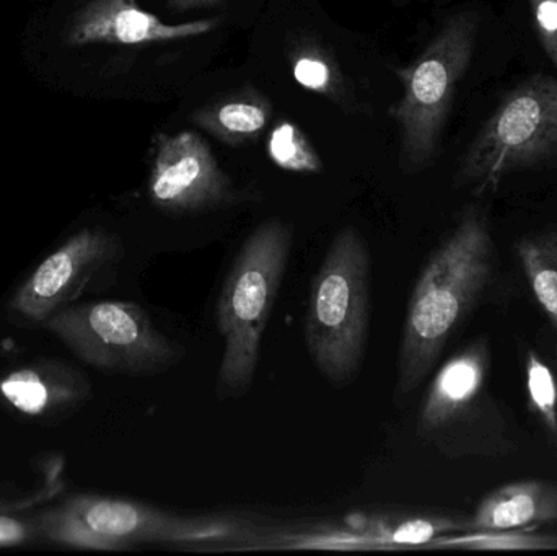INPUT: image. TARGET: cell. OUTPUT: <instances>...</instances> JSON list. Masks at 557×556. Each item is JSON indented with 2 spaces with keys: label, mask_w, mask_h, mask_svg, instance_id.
<instances>
[{
  "label": "cell",
  "mask_w": 557,
  "mask_h": 556,
  "mask_svg": "<svg viewBox=\"0 0 557 556\" xmlns=\"http://www.w3.org/2000/svg\"><path fill=\"white\" fill-rule=\"evenodd\" d=\"M497 274L499 250L490 215L483 206H468L425 261L409 296L398 353L399 394H412L432 374L450 339L490 296Z\"/></svg>",
  "instance_id": "cell-1"
},
{
  "label": "cell",
  "mask_w": 557,
  "mask_h": 556,
  "mask_svg": "<svg viewBox=\"0 0 557 556\" xmlns=\"http://www.w3.org/2000/svg\"><path fill=\"white\" fill-rule=\"evenodd\" d=\"M39 541L74 551L121 552L143 545L251 548L263 529L234 515H176L133 499L75 493L33 516Z\"/></svg>",
  "instance_id": "cell-2"
},
{
  "label": "cell",
  "mask_w": 557,
  "mask_h": 556,
  "mask_svg": "<svg viewBox=\"0 0 557 556\" xmlns=\"http://www.w3.org/2000/svg\"><path fill=\"white\" fill-rule=\"evenodd\" d=\"M294 247V228L273 218L258 225L242 245L215 307L224 339L219 368L221 398L244 397L257 378L261 345Z\"/></svg>",
  "instance_id": "cell-3"
},
{
  "label": "cell",
  "mask_w": 557,
  "mask_h": 556,
  "mask_svg": "<svg viewBox=\"0 0 557 556\" xmlns=\"http://www.w3.org/2000/svg\"><path fill=\"white\" fill-rule=\"evenodd\" d=\"M370 306L369 247L357 228H341L311 280L304 323L308 355L333 387H347L362 371Z\"/></svg>",
  "instance_id": "cell-4"
},
{
  "label": "cell",
  "mask_w": 557,
  "mask_h": 556,
  "mask_svg": "<svg viewBox=\"0 0 557 556\" xmlns=\"http://www.w3.org/2000/svg\"><path fill=\"white\" fill-rule=\"evenodd\" d=\"M493 353L486 336L441 366L418 413V434L450 459H503L519 453L510 418L490 385Z\"/></svg>",
  "instance_id": "cell-5"
},
{
  "label": "cell",
  "mask_w": 557,
  "mask_h": 556,
  "mask_svg": "<svg viewBox=\"0 0 557 556\" xmlns=\"http://www.w3.org/2000/svg\"><path fill=\"white\" fill-rule=\"evenodd\" d=\"M478 26L476 13L451 16L414 62L395 69L405 94L389 116L399 126L406 173L421 172L437 156L455 91L473 59Z\"/></svg>",
  "instance_id": "cell-6"
},
{
  "label": "cell",
  "mask_w": 557,
  "mask_h": 556,
  "mask_svg": "<svg viewBox=\"0 0 557 556\" xmlns=\"http://www.w3.org/2000/svg\"><path fill=\"white\" fill-rule=\"evenodd\" d=\"M557 157V81L533 75L510 90L481 127L457 173L458 186L493 193L519 170Z\"/></svg>",
  "instance_id": "cell-7"
},
{
  "label": "cell",
  "mask_w": 557,
  "mask_h": 556,
  "mask_svg": "<svg viewBox=\"0 0 557 556\" xmlns=\"http://www.w3.org/2000/svg\"><path fill=\"white\" fill-rule=\"evenodd\" d=\"M42 325L85 365L116 374H163L186 356L139 304L124 300L67 306Z\"/></svg>",
  "instance_id": "cell-8"
},
{
  "label": "cell",
  "mask_w": 557,
  "mask_h": 556,
  "mask_svg": "<svg viewBox=\"0 0 557 556\" xmlns=\"http://www.w3.org/2000/svg\"><path fill=\"white\" fill-rule=\"evenodd\" d=\"M147 188L152 205L170 214L219 211L244 201L209 144L193 131L157 134Z\"/></svg>",
  "instance_id": "cell-9"
},
{
  "label": "cell",
  "mask_w": 557,
  "mask_h": 556,
  "mask_svg": "<svg viewBox=\"0 0 557 556\" xmlns=\"http://www.w3.org/2000/svg\"><path fill=\"white\" fill-rule=\"evenodd\" d=\"M470 519L451 515H362L321 522L298 531L261 534L255 548L278 551H401L428 547L445 535L460 534Z\"/></svg>",
  "instance_id": "cell-10"
},
{
  "label": "cell",
  "mask_w": 557,
  "mask_h": 556,
  "mask_svg": "<svg viewBox=\"0 0 557 556\" xmlns=\"http://www.w3.org/2000/svg\"><path fill=\"white\" fill-rule=\"evenodd\" d=\"M123 244L104 228H82L52 251L16 289L10 309L33 323L69 306L95 274L123 257Z\"/></svg>",
  "instance_id": "cell-11"
},
{
  "label": "cell",
  "mask_w": 557,
  "mask_h": 556,
  "mask_svg": "<svg viewBox=\"0 0 557 556\" xmlns=\"http://www.w3.org/2000/svg\"><path fill=\"white\" fill-rule=\"evenodd\" d=\"M206 18L170 25L140 9L137 0H87L75 10L65 29V45H149L182 41L206 35L218 26Z\"/></svg>",
  "instance_id": "cell-12"
},
{
  "label": "cell",
  "mask_w": 557,
  "mask_h": 556,
  "mask_svg": "<svg viewBox=\"0 0 557 556\" xmlns=\"http://www.w3.org/2000/svg\"><path fill=\"white\" fill-rule=\"evenodd\" d=\"M90 394V381L58 359H39L0 378V400L29 418L72 410Z\"/></svg>",
  "instance_id": "cell-13"
},
{
  "label": "cell",
  "mask_w": 557,
  "mask_h": 556,
  "mask_svg": "<svg viewBox=\"0 0 557 556\" xmlns=\"http://www.w3.org/2000/svg\"><path fill=\"white\" fill-rule=\"evenodd\" d=\"M468 531H507L557 522V483L520 480L487 493L470 516Z\"/></svg>",
  "instance_id": "cell-14"
},
{
  "label": "cell",
  "mask_w": 557,
  "mask_h": 556,
  "mask_svg": "<svg viewBox=\"0 0 557 556\" xmlns=\"http://www.w3.org/2000/svg\"><path fill=\"white\" fill-rule=\"evenodd\" d=\"M271 114V101L257 88L245 87L198 108L191 123L221 143L238 147L258 139L270 124Z\"/></svg>",
  "instance_id": "cell-15"
},
{
  "label": "cell",
  "mask_w": 557,
  "mask_h": 556,
  "mask_svg": "<svg viewBox=\"0 0 557 556\" xmlns=\"http://www.w3.org/2000/svg\"><path fill=\"white\" fill-rule=\"evenodd\" d=\"M527 405L557 457V345L523 349Z\"/></svg>",
  "instance_id": "cell-16"
},
{
  "label": "cell",
  "mask_w": 557,
  "mask_h": 556,
  "mask_svg": "<svg viewBox=\"0 0 557 556\" xmlns=\"http://www.w3.org/2000/svg\"><path fill=\"white\" fill-rule=\"evenodd\" d=\"M527 283L557 336V224L516 244Z\"/></svg>",
  "instance_id": "cell-17"
},
{
  "label": "cell",
  "mask_w": 557,
  "mask_h": 556,
  "mask_svg": "<svg viewBox=\"0 0 557 556\" xmlns=\"http://www.w3.org/2000/svg\"><path fill=\"white\" fill-rule=\"evenodd\" d=\"M429 548L483 552L557 551V534L540 528L507 529V531H465L445 535Z\"/></svg>",
  "instance_id": "cell-18"
},
{
  "label": "cell",
  "mask_w": 557,
  "mask_h": 556,
  "mask_svg": "<svg viewBox=\"0 0 557 556\" xmlns=\"http://www.w3.org/2000/svg\"><path fill=\"white\" fill-rule=\"evenodd\" d=\"M268 153L278 169L285 172L311 173V175L323 172L321 157L305 136L304 131L290 121H282L271 131Z\"/></svg>",
  "instance_id": "cell-19"
},
{
  "label": "cell",
  "mask_w": 557,
  "mask_h": 556,
  "mask_svg": "<svg viewBox=\"0 0 557 556\" xmlns=\"http://www.w3.org/2000/svg\"><path fill=\"white\" fill-rule=\"evenodd\" d=\"M292 75L300 87L314 94L326 95L337 101L339 78L326 54L317 48H304L292 58Z\"/></svg>",
  "instance_id": "cell-20"
},
{
  "label": "cell",
  "mask_w": 557,
  "mask_h": 556,
  "mask_svg": "<svg viewBox=\"0 0 557 556\" xmlns=\"http://www.w3.org/2000/svg\"><path fill=\"white\" fill-rule=\"evenodd\" d=\"M536 36L557 69V0H530Z\"/></svg>",
  "instance_id": "cell-21"
},
{
  "label": "cell",
  "mask_w": 557,
  "mask_h": 556,
  "mask_svg": "<svg viewBox=\"0 0 557 556\" xmlns=\"http://www.w3.org/2000/svg\"><path fill=\"white\" fill-rule=\"evenodd\" d=\"M38 539L33 518L22 519L0 511V548L20 547Z\"/></svg>",
  "instance_id": "cell-22"
},
{
  "label": "cell",
  "mask_w": 557,
  "mask_h": 556,
  "mask_svg": "<svg viewBox=\"0 0 557 556\" xmlns=\"http://www.w3.org/2000/svg\"><path fill=\"white\" fill-rule=\"evenodd\" d=\"M224 0H169V9L175 12H186V10L205 9V7H214Z\"/></svg>",
  "instance_id": "cell-23"
}]
</instances>
